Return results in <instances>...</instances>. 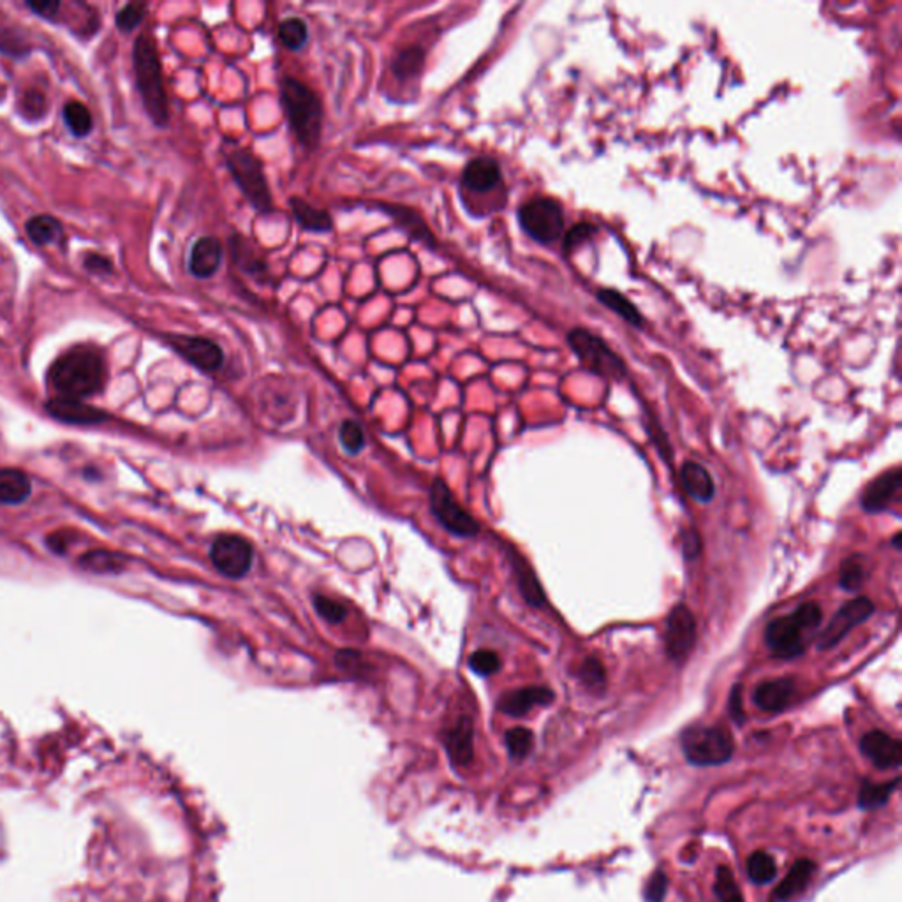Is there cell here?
I'll return each mask as SVG.
<instances>
[{
  "label": "cell",
  "instance_id": "7402d4cb",
  "mask_svg": "<svg viewBox=\"0 0 902 902\" xmlns=\"http://www.w3.org/2000/svg\"><path fill=\"white\" fill-rule=\"evenodd\" d=\"M379 208L386 216H390L394 219V223L401 229H404L407 236H411L412 240L423 242L430 249H438V242H436L434 233L430 231V227L427 226L418 212H414L412 208H407L404 205H386V203L379 205Z\"/></svg>",
  "mask_w": 902,
  "mask_h": 902
},
{
  "label": "cell",
  "instance_id": "11a10c76",
  "mask_svg": "<svg viewBox=\"0 0 902 902\" xmlns=\"http://www.w3.org/2000/svg\"><path fill=\"white\" fill-rule=\"evenodd\" d=\"M67 543H69V536H67L66 533H55V535H51V536L48 538V544H49V548H51L53 552H58V553H62V552L66 550Z\"/></svg>",
  "mask_w": 902,
  "mask_h": 902
},
{
  "label": "cell",
  "instance_id": "7dc6e473",
  "mask_svg": "<svg viewBox=\"0 0 902 902\" xmlns=\"http://www.w3.org/2000/svg\"><path fill=\"white\" fill-rule=\"evenodd\" d=\"M335 665L342 672L355 674V676H360L361 672L365 670L363 656H361L358 650H353V649H340L337 652V656H335Z\"/></svg>",
  "mask_w": 902,
  "mask_h": 902
},
{
  "label": "cell",
  "instance_id": "60d3db41",
  "mask_svg": "<svg viewBox=\"0 0 902 902\" xmlns=\"http://www.w3.org/2000/svg\"><path fill=\"white\" fill-rule=\"evenodd\" d=\"M146 9H148V5L145 2H131V4L124 5L115 16V23H117L119 31H122V32L136 31L139 27V23L145 20Z\"/></svg>",
  "mask_w": 902,
  "mask_h": 902
},
{
  "label": "cell",
  "instance_id": "83f0119b",
  "mask_svg": "<svg viewBox=\"0 0 902 902\" xmlns=\"http://www.w3.org/2000/svg\"><path fill=\"white\" fill-rule=\"evenodd\" d=\"M596 298L605 307L612 309L617 316H621L624 321H628L632 326H636V328L643 326L645 319L641 316V313L638 311V307L632 304V300L626 295H623L621 291L612 289V287H601V289H597Z\"/></svg>",
  "mask_w": 902,
  "mask_h": 902
},
{
  "label": "cell",
  "instance_id": "d590c367",
  "mask_svg": "<svg viewBox=\"0 0 902 902\" xmlns=\"http://www.w3.org/2000/svg\"><path fill=\"white\" fill-rule=\"evenodd\" d=\"M279 38L287 49L298 51L305 46L307 40H309V29H307L305 22L300 18H286L279 25Z\"/></svg>",
  "mask_w": 902,
  "mask_h": 902
},
{
  "label": "cell",
  "instance_id": "603a6c76",
  "mask_svg": "<svg viewBox=\"0 0 902 902\" xmlns=\"http://www.w3.org/2000/svg\"><path fill=\"white\" fill-rule=\"evenodd\" d=\"M680 482L685 492L698 502H709L716 496V485L711 473L698 462H685L680 467Z\"/></svg>",
  "mask_w": 902,
  "mask_h": 902
},
{
  "label": "cell",
  "instance_id": "4316f807",
  "mask_svg": "<svg viewBox=\"0 0 902 902\" xmlns=\"http://www.w3.org/2000/svg\"><path fill=\"white\" fill-rule=\"evenodd\" d=\"M289 207H291V212L295 216V219L298 221V225L302 226L305 231H311V233H328L332 231L333 227V223H332V217L324 212V210H319L316 207H313L311 203H307L305 199L295 196L289 199Z\"/></svg>",
  "mask_w": 902,
  "mask_h": 902
},
{
  "label": "cell",
  "instance_id": "836d02e7",
  "mask_svg": "<svg viewBox=\"0 0 902 902\" xmlns=\"http://www.w3.org/2000/svg\"><path fill=\"white\" fill-rule=\"evenodd\" d=\"M80 566L92 573H119L124 568V559L113 552L92 550L82 555Z\"/></svg>",
  "mask_w": 902,
  "mask_h": 902
},
{
  "label": "cell",
  "instance_id": "db71d44e",
  "mask_svg": "<svg viewBox=\"0 0 902 902\" xmlns=\"http://www.w3.org/2000/svg\"><path fill=\"white\" fill-rule=\"evenodd\" d=\"M742 685L737 684L733 685L731 693H730V702H728V711H730V716L731 720L737 722V724H742L746 721V714H744V709H742Z\"/></svg>",
  "mask_w": 902,
  "mask_h": 902
},
{
  "label": "cell",
  "instance_id": "4dcf8cb0",
  "mask_svg": "<svg viewBox=\"0 0 902 902\" xmlns=\"http://www.w3.org/2000/svg\"><path fill=\"white\" fill-rule=\"evenodd\" d=\"M423 64H425V49L421 46H409L392 60V73L399 80L407 82L421 73Z\"/></svg>",
  "mask_w": 902,
  "mask_h": 902
},
{
  "label": "cell",
  "instance_id": "d6a6232c",
  "mask_svg": "<svg viewBox=\"0 0 902 902\" xmlns=\"http://www.w3.org/2000/svg\"><path fill=\"white\" fill-rule=\"evenodd\" d=\"M899 779L890 783H863L858 795V806L862 809H876L889 802L892 793L898 790Z\"/></svg>",
  "mask_w": 902,
  "mask_h": 902
},
{
  "label": "cell",
  "instance_id": "f35d334b",
  "mask_svg": "<svg viewBox=\"0 0 902 902\" xmlns=\"http://www.w3.org/2000/svg\"><path fill=\"white\" fill-rule=\"evenodd\" d=\"M500 658L497 654L496 650H491V649H480V650H474L469 658V668L476 674V676H494L499 670H500Z\"/></svg>",
  "mask_w": 902,
  "mask_h": 902
},
{
  "label": "cell",
  "instance_id": "e575fe53",
  "mask_svg": "<svg viewBox=\"0 0 902 902\" xmlns=\"http://www.w3.org/2000/svg\"><path fill=\"white\" fill-rule=\"evenodd\" d=\"M746 869H747L749 880L756 885H767L777 874L775 860L770 857L767 852H755L751 857L747 858Z\"/></svg>",
  "mask_w": 902,
  "mask_h": 902
},
{
  "label": "cell",
  "instance_id": "30bf717a",
  "mask_svg": "<svg viewBox=\"0 0 902 902\" xmlns=\"http://www.w3.org/2000/svg\"><path fill=\"white\" fill-rule=\"evenodd\" d=\"M874 614V603L867 596H860L846 605H843L828 626L823 630L818 638L819 650H830L839 645L857 626L863 624Z\"/></svg>",
  "mask_w": 902,
  "mask_h": 902
},
{
  "label": "cell",
  "instance_id": "4fadbf2b",
  "mask_svg": "<svg viewBox=\"0 0 902 902\" xmlns=\"http://www.w3.org/2000/svg\"><path fill=\"white\" fill-rule=\"evenodd\" d=\"M802 628L793 615L777 617L768 623L765 643L770 652L781 659H793L804 654L806 643L802 640Z\"/></svg>",
  "mask_w": 902,
  "mask_h": 902
},
{
  "label": "cell",
  "instance_id": "74e56055",
  "mask_svg": "<svg viewBox=\"0 0 902 902\" xmlns=\"http://www.w3.org/2000/svg\"><path fill=\"white\" fill-rule=\"evenodd\" d=\"M865 579H867V571H865V568L862 564V559L858 555L846 559L841 564L839 586L843 587L845 590H848V592L858 590L860 587L863 586Z\"/></svg>",
  "mask_w": 902,
  "mask_h": 902
},
{
  "label": "cell",
  "instance_id": "9f6ffc18",
  "mask_svg": "<svg viewBox=\"0 0 902 902\" xmlns=\"http://www.w3.org/2000/svg\"><path fill=\"white\" fill-rule=\"evenodd\" d=\"M901 540H902V533H898V535L894 536V540H892V544H894V546H896L898 550H901Z\"/></svg>",
  "mask_w": 902,
  "mask_h": 902
},
{
  "label": "cell",
  "instance_id": "5bb4252c",
  "mask_svg": "<svg viewBox=\"0 0 902 902\" xmlns=\"http://www.w3.org/2000/svg\"><path fill=\"white\" fill-rule=\"evenodd\" d=\"M902 487V471L894 467L885 471L876 480H872L860 497V504L865 513L876 515L887 511L894 502H898Z\"/></svg>",
  "mask_w": 902,
  "mask_h": 902
},
{
  "label": "cell",
  "instance_id": "816d5d0a",
  "mask_svg": "<svg viewBox=\"0 0 902 902\" xmlns=\"http://www.w3.org/2000/svg\"><path fill=\"white\" fill-rule=\"evenodd\" d=\"M678 540H680V546H682V552H684L685 559H689V561H691V559H696V557L702 553V550H703L702 536H700V533H698L696 529H693V527H691V529H684V531L680 533Z\"/></svg>",
  "mask_w": 902,
  "mask_h": 902
},
{
  "label": "cell",
  "instance_id": "f5cc1de1",
  "mask_svg": "<svg viewBox=\"0 0 902 902\" xmlns=\"http://www.w3.org/2000/svg\"><path fill=\"white\" fill-rule=\"evenodd\" d=\"M84 267H85V270L91 271L93 275H99V277H106V275L113 273L111 260L106 258V256H102V254H97V252H87L85 254Z\"/></svg>",
  "mask_w": 902,
  "mask_h": 902
},
{
  "label": "cell",
  "instance_id": "9a60e30c",
  "mask_svg": "<svg viewBox=\"0 0 902 902\" xmlns=\"http://www.w3.org/2000/svg\"><path fill=\"white\" fill-rule=\"evenodd\" d=\"M860 751L874 767L880 770H890L901 765V742L881 730H872L865 733L860 740Z\"/></svg>",
  "mask_w": 902,
  "mask_h": 902
},
{
  "label": "cell",
  "instance_id": "2e32d148",
  "mask_svg": "<svg viewBox=\"0 0 902 902\" xmlns=\"http://www.w3.org/2000/svg\"><path fill=\"white\" fill-rule=\"evenodd\" d=\"M555 693L544 685H529L520 687L509 693H504L497 703V709L511 718H522L529 714L535 707H546L553 702Z\"/></svg>",
  "mask_w": 902,
  "mask_h": 902
},
{
  "label": "cell",
  "instance_id": "ffe728a7",
  "mask_svg": "<svg viewBox=\"0 0 902 902\" xmlns=\"http://www.w3.org/2000/svg\"><path fill=\"white\" fill-rule=\"evenodd\" d=\"M500 181L502 172L492 157H476L462 172V185L471 192H491Z\"/></svg>",
  "mask_w": 902,
  "mask_h": 902
},
{
  "label": "cell",
  "instance_id": "9c48e42d",
  "mask_svg": "<svg viewBox=\"0 0 902 902\" xmlns=\"http://www.w3.org/2000/svg\"><path fill=\"white\" fill-rule=\"evenodd\" d=\"M210 561L227 579H243L254 562V548L238 535H221L210 548Z\"/></svg>",
  "mask_w": 902,
  "mask_h": 902
},
{
  "label": "cell",
  "instance_id": "f907efd6",
  "mask_svg": "<svg viewBox=\"0 0 902 902\" xmlns=\"http://www.w3.org/2000/svg\"><path fill=\"white\" fill-rule=\"evenodd\" d=\"M668 890V876L663 871H656L647 883L645 899L647 902H661Z\"/></svg>",
  "mask_w": 902,
  "mask_h": 902
},
{
  "label": "cell",
  "instance_id": "8d00e7d4",
  "mask_svg": "<svg viewBox=\"0 0 902 902\" xmlns=\"http://www.w3.org/2000/svg\"><path fill=\"white\" fill-rule=\"evenodd\" d=\"M504 742H506V747H508V753L513 760H524L531 751H533V746H535V733L529 730V728H524V726H517V728H511L506 737H504Z\"/></svg>",
  "mask_w": 902,
  "mask_h": 902
},
{
  "label": "cell",
  "instance_id": "ee69618b",
  "mask_svg": "<svg viewBox=\"0 0 902 902\" xmlns=\"http://www.w3.org/2000/svg\"><path fill=\"white\" fill-rule=\"evenodd\" d=\"M579 678L586 687L603 689L606 682V672L603 663L597 658H587L579 668Z\"/></svg>",
  "mask_w": 902,
  "mask_h": 902
},
{
  "label": "cell",
  "instance_id": "b9f144b4",
  "mask_svg": "<svg viewBox=\"0 0 902 902\" xmlns=\"http://www.w3.org/2000/svg\"><path fill=\"white\" fill-rule=\"evenodd\" d=\"M339 439H340L342 448L348 451V453H351V455L360 453L363 450V447H365L363 429H361L360 425L355 420L342 421L340 430H339Z\"/></svg>",
  "mask_w": 902,
  "mask_h": 902
},
{
  "label": "cell",
  "instance_id": "8992f818",
  "mask_svg": "<svg viewBox=\"0 0 902 902\" xmlns=\"http://www.w3.org/2000/svg\"><path fill=\"white\" fill-rule=\"evenodd\" d=\"M568 344L588 372L610 381H621L628 374L624 360L596 333L587 328H573L568 333Z\"/></svg>",
  "mask_w": 902,
  "mask_h": 902
},
{
  "label": "cell",
  "instance_id": "cb8c5ba5",
  "mask_svg": "<svg viewBox=\"0 0 902 902\" xmlns=\"http://www.w3.org/2000/svg\"><path fill=\"white\" fill-rule=\"evenodd\" d=\"M229 251H231V260L240 270L256 277V279H265L269 277V265L267 261L258 256V252L252 249V245L247 242V238L234 234L229 238Z\"/></svg>",
  "mask_w": 902,
  "mask_h": 902
},
{
  "label": "cell",
  "instance_id": "1f68e13d",
  "mask_svg": "<svg viewBox=\"0 0 902 902\" xmlns=\"http://www.w3.org/2000/svg\"><path fill=\"white\" fill-rule=\"evenodd\" d=\"M62 119L69 133L76 137H85L93 129V119L89 108L78 101H69L64 104Z\"/></svg>",
  "mask_w": 902,
  "mask_h": 902
},
{
  "label": "cell",
  "instance_id": "c3c4849f",
  "mask_svg": "<svg viewBox=\"0 0 902 902\" xmlns=\"http://www.w3.org/2000/svg\"><path fill=\"white\" fill-rule=\"evenodd\" d=\"M597 231V226L590 225V223H580V225H575L571 229L566 231L564 234V242H562V251L566 254H570L577 245H580L584 240H587L588 236H592L594 233Z\"/></svg>",
  "mask_w": 902,
  "mask_h": 902
},
{
  "label": "cell",
  "instance_id": "d6986e66",
  "mask_svg": "<svg viewBox=\"0 0 902 902\" xmlns=\"http://www.w3.org/2000/svg\"><path fill=\"white\" fill-rule=\"evenodd\" d=\"M445 747L451 762L467 767L474 758V728L467 716H462L445 735Z\"/></svg>",
  "mask_w": 902,
  "mask_h": 902
},
{
  "label": "cell",
  "instance_id": "484cf974",
  "mask_svg": "<svg viewBox=\"0 0 902 902\" xmlns=\"http://www.w3.org/2000/svg\"><path fill=\"white\" fill-rule=\"evenodd\" d=\"M511 561H513V570H515V575L518 580V588H520L526 603L540 608L546 603V597H544V590H543L538 577L535 575L533 568L517 553L511 555Z\"/></svg>",
  "mask_w": 902,
  "mask_h": 902
},
{
  "label": "cell",
  "instance_id": "ba28073f",
  "mask_svg": "<svg viewBox=\"0 0 902 902\" xmlns=\"http://www.w3.org/2000/svg\"><path fill=\"white\" fill-rule=\"evenodd\" d=\"M430 509L438 522L455 536L473 538L480 533V524L458 504L441 478H436L430 487Z\"/></svg>",
  "mask_w": 902,
  "mask_h": 902
},
{
  "label": "cell",
  "instance_id": "277c9868",
  "mask_svg": "<svg viewBox=\"0 0 902 902\" xmlns=\"http://www.w3.org/2000/svg\"><path fill=\"white\" fill-rule=\"evenodd\" d=\"M685 760L696 767H714L726 764L735 749L730 731L722 726H689L680 735Z\"/></svg>",
  "mask_w": 902,
  "mask_h": 902
},
{
  "label": "cell",
  "instance_id": "8fae6325",
  "mask_svg": "<svg viewBox=\"0 0 902 902\" xmlns=\"http://www.w3.org/2000/svg\"><path fill=\"white\" fill-rule=\"evenodd\" d=\"M166 344L175 349L183 360L189 361L196 368L203 372H216L225 363V353L219 344L210 339L196 337V335H181V333H166Z\"/></svg>",
  "mask_w": 902,
  "mask_h": 902
},
{
  "label": "cell",
  "instance_id": "7c38bea8",
  "mask_svg": "<svg viewBox=\"0 0 902 902\" xmlns=\"http://www.w3.org/2000/svg\"><path fill=\"white\" fill-rule=\"evenodd\" d=\"M698 626L693 612L685 605H676L667 617L665 649L672 661H684L694 649Z\"/></svg>",
  "mask_w": 902,
  "mask_h": 902
},
{
  "label": "cell",
  "instance_id": "e0dca14e",
  "mask_svg": "<svg viewBox=\"0 0 902 902\" xmlns=\"http://www.w3.org/2000/svg\"><path fill=\"white\" fill-rule=\"evenodd\" d=\"M46 411L55 420L71 425H95L108 420V414L97 407L85 404L78 399L57 397L46 402Z\"/></svg>",
  "mask_w": 902,
  "mask_h": 902
},
{
  "label": "cell",
  "instance_id": "681fc988",
  "mask_svg": "<svg viewBox=\"0 0 902 902\" xmlns=\"http://www.w3.org/2000/svg\"><path fill=\"white\" fill-rule=\"evenodd\" d=\"M27 7L31 11H34V14H38L40 18H43L46 22L57 23L58 18H60V11H62L64 4L58 2V0H27Z\"/></svg>",
  "mask_w": 902,
  "mask_h": 902
},
{
  "label": "cell",
  "instance_id": "bcb514c9",
  "mask_svg": "<svg viewBox=\"0 0 902 902\" xmlns=\"http://www.w3.org/2000/svg\"><path fill=\"white\" fill-rule=\"evenodd\" d=\"M793 619L799 623V626L802 630H814V628H819L821 624V619H823V612H821V606L814 601H808V603H802L793 614Z\"/></svg>",
  "mask_w": 902,
  "mask_h": 902
},
{
  "label": "cell",
  "instance_id": "ac0fdd59",
  "mask_svg": "<svg viewBox=\"0 0 902 902\" xmlns=\"http://www.w3.org/2000/svg\"><path fill=\"white\" fill-rule=\"evenodd\" d=\"M223 263V245L216 236L198 238L189 254V271L196 279L214 277Z\"/></svg>",
  "mask_w": 902,
  "mask_h": 902
},
{
  "label": "cell",
  "instance_id": "44dd1931",
  "mask_svg": "<svg viewBox=\"0 0 902 902\" xmlns=\"http://www.w3.org/2000/svg\"><path fill=\"white\" fill-rule=\"evenodd\" d=\"M795 693V682L788 676H779L762 682L753 694V702L765 712H783Z\"/></svg>",
  "mask_w": 902,
  "mask_h": 902
},
{
  "label": "cell",
  "instance_id": "ab89813d",
  "mask_svg": "<svg viewBox=\"0 0 902 902\" xmlns=\"http://www.w3.org/2000/svg\"><path fill=\"white\" fill-rule=\"evenodd\" d=\"M46 110H48V101H46L43 92L31 89L22 95L20 111L27 120H31V122L41 120L46 115Z\"/></svg>",
  "mask_w": 902,
  "mask_h": 902
},
{
  "label": "cell",
  "instance_id": "7a4b0ae2",
  "mask_svg": "<svg viewBox=\"0 0 902 902\" xmlns=\"http://www.w3.org/2000/svg\"><path fill=\"white\" fill-rule=\"evenodd\" d=\"M136 87L141 95L143 108L157 128H166L170 122L168 93L163 80V66L157 45L150 34H141L133 49Z\"/></svg>",
  "mask_w": 902,
  "mask_h": 902
},
{
  "label": "cell",
  "instance_id": "f1b7e54d",
  "mask_svg": "<svg viewBox=\"0 0 902 902\" xmlns=\"http://www.w3.org/2000/svg\"><path fill=\"white\" fill-rule=\"evenodd\" d=\"M31 496V480L18 469H0V504H20Z\"/></svg>",
  "mask_w": 902,
  "mask_h": 902
},
{
  "label": "cell",
  "instance_id": "f6af8a7d",
  "mask_svg": "<svg viewBox=\"0 0 902 902\" xmlns=\"http://www.w3.org/2000/svg\"><path fill=\"white\" fill-rule=\"evenodd\" d=\"M714 889H716V896L721 899V902H744V898H742L728 867L718 869Z\"/></svg>",
  "mask_w": 902,
  "mask_h": 902
},
{
  "label": "cell",
  "instance_id": "d4e9b609",
  "mask_svg": "<svg viewBox=\"0 0 902 902\" xmlns=\"http://www.w3.org/2000/svg\"><path fill=\"white\" fill-rule=\"evenodd\" d=\"M816 865L812 863L809 858H800L793 863V867L790 869V872L786 874V878L779 883L777 890H775V901L786 902L790 899H793L795 896H799L800 892L806 890V887L809 885L811 881L812 872H814Z\"/></svg>",
  "mask_w": 902,
  "mask_h": 902
},
{
  "label": "cell",
  "instance_id": "7bdbcfd3",
  "mask_svg": "<svg viewBox=\"0 0 902 902\" xmlns=\"http://www.w3.org/2000/svg\"><path fill=\"white\" fill-rule=\"evenodd\" d=\"M314 608H316L317 614L330 624H340L344 623L348 612H346V606L335 599H330L323 594H316L314 599Z\"/></svg>",
  "mask_w": 902,
  "mask_h": 902
},
{
  "label": "cell",
  "instance_id": "6da1fadb",
  "mask_svg": "<svg viewBox=\"0 0 902 902\" xmlns=\"http://www.w3.org/2000/svg\"><path fill=\"white\" fill-rule=\"evenodd\" d=\"M48 383L60 397L87 399L104 388L106 363L92 348H73L51 363Z\"/></svg>",
  "mask_w": 902,
  "mask_h": 902
},
{
  "label": "cell",
  "instance_id": "5b68a950",
  "mask_svg": "<svg viewBox=\"0 0 902 902\" xmlns=\"http://www.w3.org/2000/svg\"><path fill=\"white\" fill-rule=\"evenodd\" d=\"M226 164L252 208L260 214H270L273 210L270 187L260 159L249 150L233 145L226 154Z\"/></svg>",
  "mask_w": 902,
  "mask_h": 902
},
{
  "label": "cell",
  "instance_id": "f546056e",
  "mask_svg": "<svg viewBox=\"0 0 902 902\" xmlns=\"http://www.w3.org/2000/svg\"><path fill=\"white\" fill-rule=\"evenodd\" d=\"M25 231L36 245L58 243L64 238V226L53 216H34L25 223Z\"/></svg>",
  "mask_w": 902,
  "mask_h": 902
},
{
  "label": "cell",
  "instance_id": "52a82bcc",
  "mask_svg": "<svg viewBox=\"0 0 902 902\" xmlns=\"http://www.w3.org/2000/svg\"><path fill=\"white\" fill-rule=\"evenodd\" d=\"M522 229L543 245L561 240L564 234V210L552 198H533L518 208Z\"/></svg>",
  "mask_w": 902,
  "mask_h": 902
},
{
  "label": "cell",
  "instance_id": "3957f363",
  "mask_svg": "<svg viewBox=\"0 0 902 902\" xmlns=\"http://www.w3.org/2000/svg\"><path fill=\"white\" fill-rule=\"evenodd\" d=\"M280 101L296 139L309 150L316 148L323 131V104L316 92L286 76L280 82Z\"/></svg>",
  "mask_w": 902,
  "mask_h": 902
}]
</instances>
